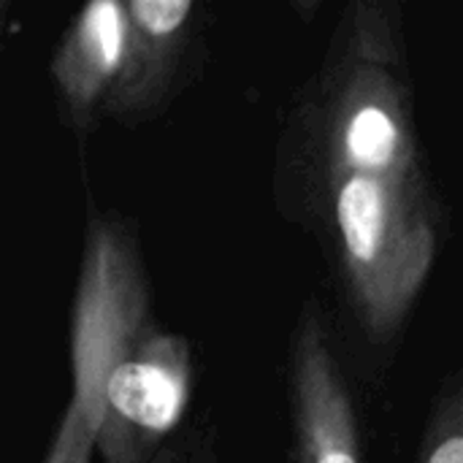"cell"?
<instances>
[{"label":"cell","mask_w":463,"mask_h":463,"mask_svg":"<svg viewBox=\"0 0 463 463\" xmlns=\"http://www.w3.org/2000/svg\"><path fill=\"white\" fill-rule=\"evenodd\" d=\"M271 193L326 263L342 323L393 350L442 258L450 212L429 165L404 8L353 0L285 109Z\"/></svg>","instance_id":"1"},{"label":"cell","mask_w":463,"mask_h":463,"mask_svg":"<svg viewBox=\"0 0 463 463\" xmlns=\"http://www.w3.org/2000/svg\"><path fill=\"white\" fill-rule=\"evenodd\" d=\"M163 328L152 317V288L133 225L90 203L71 307V402L92 434L103 396L149 353Z\"/></svg>","instance_id":"2"},{"label":"cell","mask_w":463,"mask_h":463,"mask_svg":"<svg viewBox=\"0 0 463 463\" xmlns=\"http://www.w3.org/2000/svg\"><path fill=\"white\" fill-rule=\"evenodd\" d=\"M285 420V463H364L358 402L317 298L301 304L288 339Z\"/></svg>","instance_id":"3"},{"label":"cell","mask_w":463,"mask_h":463,"mask_svg":"<svg viewBox=\"0 0 463 463\" xmlns=\"http://www.w3.org/2000/svg\"><path fill=\"white\" fill-rule=\"evenodd\" d=\"M203 8L193 0H125L117 71L103 119L136 128L157 119L198 68Z\"/></svg>","instance_id":"4"},{"label":"cell","mask_w":463,"mask_h":463,"mask_svg":"<svg viewBox=\"0 0 463 463\" xmlns=\"http://www.w3.org/2000/svg\"><path fill=\"white\" fill-rule=\"evenodd\" d=\"M125 30V0H92L65 24L52 57L49 81L60 119L79 138H87L103 122Z\"/></svg>","instance_id":"5"},{"label":"cell","mask_w":463,"mask_h":463,"mask_svg":"<svg viewBox=\"0 0 463 463\" xmlns=\"http://www.w3.org/2000/svg\"><path fill=\"white\" fill-rule=\"evenodd\" d=\"M415 463H463V383L453 372L429 407Z\"/></svg>","instance_id":"6"}]
</instances>
